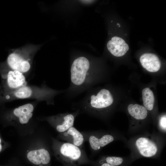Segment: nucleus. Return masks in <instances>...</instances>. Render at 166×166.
Wrapping results in <instances>:
<instances>
[{"instance_id": "4", "label": "nucleus", "mask_w": 166, "mask_h": 166, "mask_svg": "<svg viewBox=\"0 0 166 166\" xmlns=\"http://www.w3.org/2000/svg\"><path fill=\"white\" fill-rule=\"evenodd\" d=\"M55 149L59 159L66 164H71L78 161L85 155L84 151L81 147L65 142L57 144Z\"/></svg>"}, {"instance_id": "18", "label": "nucleus", "mask_w": 166, "mask_h": 166, "mask_svg": "<svg viewBox=\"0 0 166 166\" xmlns=\"http://www.w3.org/2000/svg\"><path fill=\"white\" fill-rule=\"evenodd\" d=\"M160 124L161 127L164 129L166 130V116H164L160 119Z\"/></svg>"}, {"instance_id": "10", "label": "nucleus", "mask_w": 166, "mask_h": 166, "mask_svg": "<svg viewBox=\"0 0 166 166\" xmlns=\"http://www.w3.org/2000/svg\"><path fill=\"white\" fill-rule=\"evenodd\" d=\"M34 108L31 103L24 104L14 109L12 111V116L21 124H27L33 116Z\"/></svg>"}, {"instance_id": "14", "label": "nucleus", "mask_w": 166, "mask_h": 166, "mask_svg": "<svg viewBox=\"0 0 166 166\" xmlns=\"http://www.w3.org/2000/svg\"><path fill=\"white\" fill-rule=\"evenodd\" d=\"M114 140L113 136L109 134L103 135L99 138L95 135H90L88 141L91 148L94 150H97L111 142Z\"/></svg>"}, {"instance_id": "12", "label": "nucleus", "mask_w": 166, "mask_h": 166, "mask_svg": "<svg viewBox=\"0 0 166 166\" xmlns=\"http://www.w3.org/2000/svg\"><path fill=\"white\" fill-rule=\"evenodd\" d=\"M140 61L142 66L148 71L155 72L158 71L161 66V63L158 57L151 53H145L140 57Z\"/></svg>"}, {"instance_id": "8", "label": "nucleus", "mask_w": 166, "mask_h": 166, "mask_svg": "<svg viewBox=\"0 0 166 166\" xmlns=\"http://www.w3.org/2000/svg\"><path fill=\"white\" fill-rule=\"evenodd\" d=\"M108 50L114 56L119 57L124 55L129 49V46L122 38L114 36L107 44Z\"/></svg>"}, {"instance_id": "7", "label": "nucleus", "mask_w": 166, "mask_h": 166, "mask_svg": "<svg viewBox=\"0 0 166 166\" xmlns=\"http://www.w3.org/2000/svg\"><path fill=\"white\" fill-rule=\"evenodd\" d=\"M27 157L32 163L40 166L47 165L50 161L49 152L44 148L30 151L27 154Z\"/></svg>"}, {"instance_id": "17", "label": "nucleus", "mask_w": 166, "mask_h": 166, "mask_svg": "<svg viewBox=\"0 0 166 166\" xmlns=\"http://www.w3.org/2000/svg\"><path fill=\"white\" fill-rule=\"evenodd\" d=\"M106 161L113 166L119 165L122 163L123 159L119 157L109 156L106 158Z\"/></svg>"}, {"instance_id": "6", "label": "nucleus", "mask_w": 166, "mask_h": 166, "mask_svg": "<svg viewBox=\"0 0 166 166\" xmlns=\"http://www.w3.org/2000/svg\"><path fill=\"white\" fill-rule=\"evenodd\" d=\"M113 102V97L110 92L105 89H101L97 95L91 97V106L96 109L106 108L111 105Z\"/></svg>"}, {"instance_id": "2", "label": "nucleus", "mask_w": 166, "mask_h": 166, "mask_svg": "<svg viewBox=\"0 0 166 166\" xmlns=\"http://www.w3.org/2000/svg\"><path fill=\"white\" fill-rule=\"evenodd\" d=\"M0 66V98L8 93L27 85L25 74L12 69L6 63Z\"/></svg>"}, {"instance_id": "3", "label": "nucleus", "mask_w": 166, "mask_h": 166, "mask_svg": "<svg viewBox=\"0 0 166 166\" xmlns=\"http://www.w3.org/2000/svg\"><path fill=\"white\" fill-rule=\"evenodd\" d=\"M43 88L27 85L21 87L5 95L0 98V102L25 99L41 100L44 98L46 93Z\"/></svg>"}, {"instance_id": "19", "label": "nucleus", "mask_w": 166, "mask_h": 166, "mask_svg": "<svg viewBox=\"0 0 166 166\" xmlns=\"http://www.w3.org/2000/svg\"><path fill=\"white\" fill-rule=\"evenodd\" d=\"M81 2H82L84 3H90L92 2L93 1L92 0H81Z\"/></svg>"}, {"instance_id": "16", "label": "nucleus", "mask_w": 166, "mask_h": 166, "mask_svg": "<svg viewBox=\"0 0 166 166\" xmlns=\"http://www.w3.org/2000/svg\"><path fill=\"white\" fill-rule=\"evenodd\" d=\"M142 99L144 107L148 110H152L153 108L155 97L152 91L148 88L143 89Z\"/></svg>"}, {"instance_id": "22", "label": "nucleus", "mask_w": 166, "mask_h": 166, "mask_svg": "<svg viewBox=\"0 0 166 166\" xmlns=\"http://www.w3.org/2000/svg\"><path fill=\"white\" fill-rule=\"evenodd\" d=\"M1 142V139L0 138V144Z\"/></svg>"}, {"instance_id": "9", "label": "nucleus", "mask_w": 166, "mask_h": 166, "mask_svg": "<svg viewBox=\"0 0 166 166\" xmlns=\"http://www.w3.org/2000/svg\"><path fill=\"white\" fill-rule=\"evenodd\" d=\"M136 144L139 152L144 156H152L157 152V148L156 144L148 138H139L136 140Z\"/></svg>"}, {"instance_id": "15", "label": "nucleus", "mask_w": 166, "mask_h": 166, "mask_svg": "<svg viewBox=\"0 0 166 166\" xmlns=\"http://www.w3.org/2000/svg\"><path fill=\"white\" fill-rule=\"evenodd\" d=\"M129 114L132 117L137 120H143L147 117L148 111L146 108L137 104L129 105L128 107Z\"/></svg>"}, {"instance_id": "20", "label": "nucleus", "mask_w": 166, "mask_h": 166, "mask_svg": "<svg viewBox=\"0 0 166 166\" xmlns=\"http://www.w3.org/2000/svg\"><path fill=\"white\" fill-rule=\"evenodd\" d=\"M101 166H113V165L108 163H105L103 164Z\"/></svg>"}, {"instance_id": "23", "label": "nucleus", "mask_w": 166, "mask_h": 166, "mask_svg": "<svg viewBox=\"0 0 166 166\" xmlns=\"http://www.w3.org/2000/svg\"><path fill=\"white\" fill-rule=\"evenodd\" d=\"M117 25H120V24H119V23H117Z\"/></svg>"}, {"instance_id": "21", "label": "nucleus", "mask_w": 166, "mask_h": 166, "mask_svg": "<svg viewBox=\"0 0 166 166\" xmlns=\"http://www.w3.org/2000/svg\"><path fill=\"white\" fill-rule=\"evenodd\" d=\"M2 149V146L1 144H0V152L1 151Z\"/></svg>"}, {"instance_id": "11", "label": "nucleus", "mask_w": 166, "mask_h": 166, "mask_svg": "<svg viewBox=\"0 0 166 166\" xmlns=\"http://www.w3.org/2000/svg\"><path fill=\"white\" fill-rule=\"evenodd\" d=\"M60 135L61 138L63 140L80 147L84 141L83 134L73 126L61 133Z\"/></svg>"}, {"instance_id": "1", "label": "nucleus", "mask_w": 166, "mask_h": 166, "mask_svg": "<svg viewBox=\"0 0 166 166\" xmlns=\"http://www.w3.org/2000/svg\"><path fill=\"white\" fill-rule=\"evenodd\" d=\"M41 46L29 44L14 49L8 55L6 64L12 69L19 71L25 74L32 68L34 57Z\"/></svg>"}, {"instance_id": "13", "label": "nucleus", "mask_w": 166, "mask_h": 166, "mask_svg": "<svg viewBox=\"0 0 166 166\" xmlns=\"http://www.w3.org/2000/svg\"><path fill=\"white\" fill-rule=\"evenodd\" d=\"M75 117L72 114H65L61 117L52 118L51 123L58 132H63L73 126Z\"/></svg>"}, {"instance_id": "5", "label": "nucleus", "mask_w": 166, "mask_h": 166, "mask_svg": "<svg viewBox=\"0 0 166 166\" xmlns=\"http://www.w3.org/2000/svg\"><path fill=\"white\" fill-rule=\"evenodd\" d=\"M90 64L88 59L81 57L73 62L71 68V80L75 85H80L85 81Z\"/></svg>"}]
</instances>
